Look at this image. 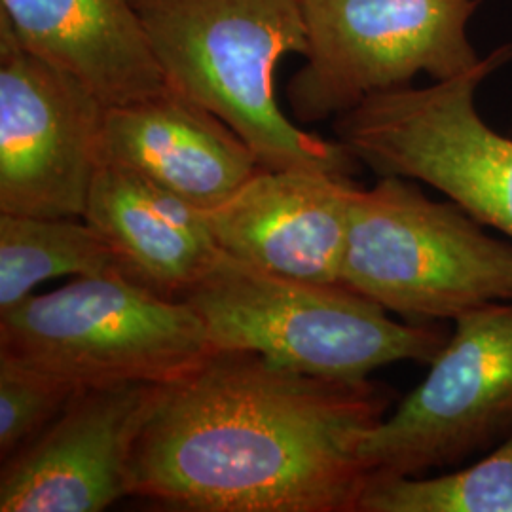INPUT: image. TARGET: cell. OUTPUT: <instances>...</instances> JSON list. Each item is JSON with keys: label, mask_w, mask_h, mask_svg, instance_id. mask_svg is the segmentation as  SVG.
Listing matches in <instances>:
<instances>
[{"label": "cell", "mask_w": 512, "mask_h": 512, "mask_svg": "<svg viewBox=\"0 0 512 512\" xmlns=\"http://www.w3.org/2000/svg\"><path fill=\"white\" fill-rule=\"evenodd\" d=\"M391 391L247 351H217L181 380L137 444L131 495L192 512H357L361 450Z\"/></svg>", "instance_id": "obj_1"}, {"label": "cell", "mask_w": 512, "mask_h": 512, "mask_svg": "<svg viewBox=\"0 0 512 512\" xmlns=\"http://www.w3.org/2000/svg\"><path fill=\"white\" fill-rule=\"evenodd\" d=\"M171 90L238 133L264 169L355 175L338 139L300 128L275 101L274 73L306 54L300 0H131Z\"/></svg>", "instance_id": "obj_2"}, {"label": "cell", "mask_w": 512, "mask_h": 512, "mask_svg": "<svg viewBox=\"0 0 512 512\" xmlns=\"http://www.w3.org/2000/svg\"><path fill=\"white\" fill-rule=\"evenodd\" d=\"M183 300L202 317L215 353H256L334 380H366L403 361L431 365L450 338L437 325L393 319L342 283L268 274L224 251Z\"/></svg>", "instance_id": "obj_3"}, {"label": "cell", "mask_w": 512, "mask_h": 512, "mask_svg": "<svg viewBox=\"0 0 512 512\" xmlns=\"http://www.w3.org/2000/svg\"><path fill=\"white\" fill-rule=\"evenodd\" d=\"M340 283L412 321H456L511 302L512 241L488 234L458 203L387 175L351 196Z\"/></svg>", "instance_id": "obj_4"}, {"label": "cell", "mask_w": 512, "mask_h": 512, "mask_svg": "<svg viewBox=\"0 0 512 512\" xmlns=\"http://www.w3.org/2000/svg\"><path fill=\"white\" fill-rule=\"evenodd\" d=\"M213 353L202 317L188 302L120 272L76 277L0 315V355L82 389L173 384Z\"/></svg>", "instance_id": "obj_5"}, {"label": "cell", "mask_w": 512, "mask_h": 512, "mask_svg": "<svg viewBox=\"0 0 512 512\" xmlns=\"http://www.w3.org/2000/svg\"><path fill=\"white\" fill-rule=\"evenodd\" d=\"M512 59V46L425 88L376 93L334 118L336 139L380 177L429 184L512 241V137L478 114V86Z\"/></svg>", "instance_id": "obj_6"}, {"label": "cell", "mask_w": 512, "mask_h": 512, "mask_svg": "<svg viewBox=\"0 0 512 512\" xmlns=\"http://www.w3.org/2000/svg\"><path fill=\"white\" fill-rule=\"evenodd\" d=\"M306 63L287 86L298 124H315L376 93L473 69L476 0H300Z\"/></svg>", "instance_id": "obj_7"}, {"label": "cell", "mask_w": 512, "mask_h": 512, "mask_svg": "<svg viewBox=\"0 0 512 512\" xmlns=\"http://www.w3.org/2000/svg\"><path fill=\"white\" fill-rule=\"evenodd\" d=\"M512 433V300L463 313L401 404L363 442L370 476L425 475Z\"/></svg>", "instance_id": "obj_8"}, {"label": "cell", "mask_w": 512, "mask_h": 512, "mask_svg": "<svg viewBox=\"0 0 512 512\" xmlns=\"http://www.w3.org/2000/svg\"><path fill=\"white\" fill-rule=\"evenodd\" d=\"M107 105L0 29V213L84 219Z\"/></svg>", "instance_id": "obj_9"}, {"label": "cell", "mask_w": 512, "mask_h": 512, "mask_svg": "<svg viewBox=\"0 0 512 512\" xmlns=\"http://www.w3.org/2000/svg\"><path fill=\"white\" fill-rule=\"evenodd\" d=\"M167 385L80 389L37 439L2 461L0 511L99 512L131 495L135 450Z\"/></svg>", "instance_id": "obj_10"}, {"label": "cell", "mask_w": 512, "mask_h": 512, "mask_svg": "<svg viewBox=\"0 0 512 512\" xmlns=\"http://www.w3.org/2000/svg\"><path fill=\"white\" fill-rule=\"evenodd\" d=\"M353 175L260 169L205 213L226 255L262 272L311 283H340Z\"/></svg>", "instance_id": "obj_11"}, {"label": "cell", "mask_w": 512, "mask_h": 512, "mask_svg": "<svg viewBox=\"0 0 512 512\" xmlns=\"http://www.w3.org/2000/svg\"><path fill=\"white\" fill-rule=\"evenodd\" d=\"M105 162L128 167L203 213L262 169L234 129L171 88L107 109Z\"/></svg>", "instance_id": "obj_12"}, {"label": "cell", "mask_w": 512, "mask_h": 512, "mask_svg": "<svg viewBox=\"0 0 512 512\" xmlns=\"http://www.w3.org/2000/svg\"><path fill=\"white\" fill-rule=\"evenodd\" d=\"M0 29L107 107L169 90L131 0H0Z\"/></svg>", "instance_id": "obj_13"}, {"label": "cell", "mask_w": 512, "mask_h": 512, "mask_svg": "<svg viewBox=\"0 0 512 512\" xmlns=\"http://www.w3.org/2000/svg\"><path fill=\"white\" fill-rule=\"evenodd\" d=\"M84 219L107 239L120 272L183 300L219 260L205 213L128 167L99 169Z\"/></svg>", "instance_id": "obj_14"}, {"label": "cell", "mask_w": 512, "mask_h": 512, "mask_svg": "<svg viewBox=\"0 0 512 512\" xmlns=\"http://www.w3.org/2000/svg\"><path fill=\"white\" fill-rule=\"evenodd\" d=\"M112 272H120L114 253L88 220L0 213V315L44 281Z\"/></svg>", "instance_id": "obj_15"}, {"label": "cell", "mask_w": 512, "mask_h": 512, "mask_svg": "<svg viewBox=\"0 0 512 512\" xmlns=\"http://www.w3.org/2000/svg\"><path fill=\"white\" fill-rule=\"evenodd\" d=\"M357 512H512V433L448 475L370 476Z\"/></svg>", "instance_id": "obj_16"}, {"label": "cell", "mask_w": 512, "mask_h": 512, "mask_svg": "<svg viewBox=\"0 0 512 512\" xmlns=\"http://www.w3.org/2000/svg\"><path fill=\"white\" fill-rule=\"evenodd\" d=\"M82 387L0 355V458L37 439Z\"/></svg>", "instance_id": "obj_17"}]
</instances>
